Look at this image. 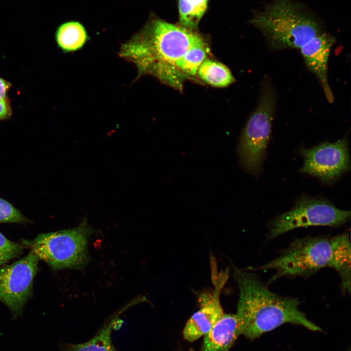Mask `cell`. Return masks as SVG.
Here are the masks:
<instances>
[{"label": "cell", "mask_w": 351, "mask_h": 351, "mask_svg": "<svg viewBox=\"0 0 351 351\" xmlns=\"http://www.w3.org/2000/svg\"><path fill=\"white\" fill-rule=\"evenodd\" d=\"M300 153L304 158L301 172L325 183L334 182L350 167L346 137L333 143L325 142L312 148H302Z\"/></svg>", "instance_id": "obj_9"}, {"label": "cell", "mask_w": 351, "mask_h": 351, "mask_svg": "<svg viewBox=\"0 0 351 351\" xmlns=\"http://www.w3.org/2000/svg\"><path fill=\"white\" fill-rule=\"evenodd\" d=\"M331 254L328 265L334 269L341 279V288L344 293L351 292V243L348 233L330 238Z\"/></svg>", "instance_id": "obj_13"}, {"label": "cell", "mask_w": 351, "mask_h": 351, "mask_svg": "<svg viewBox=\"0 0 351 351\" xmlns=\"http://www.w3.org/2000/svg\"><path fill=\"white\" fill-rule=\"evenodd\" d=\"M334 42L333 36L322 32L300 48L307 67L319 79L330 102H332L334 98L328 82V64L331 49Z\"/></svg>", "instance_id": "obj_11"}, {"label": "cell", "mask_w": 351, "mask_h": 351, "mask_svg": "<svg viewBox=\"0 0 351 351\" xmlns=\"http://www.w3.org/2000/svg\"><path fill=\"white\" fill-rule=\"evenodd\" d=\"M39 260L31 251L21 259L0 268V301L10 309L14 318L22 314L31 292Z\"/></svg>", "instance_id": "obj_8"}, {"label": "cell", "mask_w": 351, "mask_h": 351, "mask_svg": "<svg viewBox=\"0 0 351 351\" xmlns=\"http://www.w3.org/2000/svg\"><path fill=\"white\" fill-rule=\"evenodd\" d=\"M22 249L21 245L9 240L0 233V259L4 263L17 256Z\"/></svg>", "instance_id": "obj_20"}, {"label": "cell", "mask_w": 351, "mask_h": 351, "mask_svg": "<svg viewBox=\"0 0 351 351\" xmlns=\"http://www.w3.org/2000/svg\"><path fill=\"white\" fill-rule=\"evenodd\" d=\"M94 232L85 219L75 228L41 234L22 243L54 269H82L90 261L88 244Z\"/></svg>", "instance_id": "obj_4"}, {"label": "cell", "mask_w": 351, "mask_h": 351, "mask_svg": "<svg viewBox=\"0 0 351 351\" xmlns=\"http://www.w3.org/2000/svg\"><path fill=\"white\" fill-rule=\"evenodd\" d=\"M212 277L214 290L210 295L203 294L200 300V308L187 321L183 331V337L192 342L204 336L223 316L224 312L220 303L221 292L226 284L229 270L215 271V262L212 261Z\"/></svg>", "instance_id": "obj_10"}, {"label": "cell", "mask_w": 351, "mask_h": 351, "mask_svg": "<svg viewBox=\"0 0 351 351\" xmlns=\"http://www.w3.org/2000/svg\"><path fill=\"white\" fill-rule=\"evenodd\" d=\"M27 219L11 203L0 197V223H21Z\"/></svg>", "instance_id": "obj_19"}, {"label": "cell", "mask_w": 351, "mask_h": 351, "mask_svg": "<svg viewBox=\"0 0 351 351\" xmlns=\"http://www.w3.org/2000/svg\"><path fill=\"white\" fill-rule=\"evenodd\" d=\"M3 263H4L0 259V268L1 265Z\"/></svg>", "instance_id": "obj_23"}, {"label": "cell", "mask_w": 351, "mask_h": 351, "mask_svg": "<svg viewBox=\"0 0 351 351\" xmlns=\"http://www.w3.org/2000/svg\"><path fill=\"white\" fill-rule=\"evenodd\" d=\"M208 52V47L201 38L177 61V70L184 80L196 76L198 69L207 58Z\"/></svg>", "instance_id": "obj_16"}, {"label": "cell", "mask_w": 351, "mask_h": 351, "mask_svg": "<svg viewBox=\"0 0 351 351\" xmlns=\"http://www.w3.org/2000/svg\"><path fill=\"white\" fill-rule=\"evenodd\" d=\"M118 316L117 313L112 316L85 342L76 344L59 342L58 344L59 351H117L112 340V333Z\"/></svg>", "instance_id": "obj_14"}, {"label": "cell", "mask_w": 351, "mask_h": 351, "mask_svg": "<svg viewBox=\"0 0 351 351\" xmlns=\"http://www.w3.org/2000/svg\"><path fill=\"white\" fill-rule=\"evenodd\" d=\"M11 109L8 100L0 101V120L10 117Z\"/></svg>", "instance_id": "obj_21"}, {"label": "cell", "mask_w": 351, "mask_h": 351, "mask_svg": "<svg viewBox=\"0 0 351 351\" xmlns=\"http://www.w3.org/2000/svg\"><path fill=\"white\" fill-rule=\"evenodd\" d=\"M201 38L192 30L156 19L122 44L118 55L135 65L137 78L152 76L164 84L181 89L185 80L176 63Z\"/></svg>", "instance_id": "obj_1"}, {"label": "cell", "mask_w": 351, "mask_h": 351, "mask_svg": "<svg viewBox=\"0 0 351 351\" xmlns=\"http://www.w3.org/2000/svg\"><path fill=\"white\" fill-rule=\"evenodd\" d=\"M10 86L8 82L0 78V101L8 100L6 94Z\"/></svg>", "instance_id": "obj_22"}, {"label": "cell", "mask_w": 351, "mask_h": 351, "mask_svg": "<svg viewBox=\"0 0 351 351\" xmlns=\"http://www.w3.org/2000/svg\"><path fill=\"white\" fill-rule=\"evenodd\" d=\"M87 39L84 26L77 21H69L61 24L56 33V41L58 46L65 52L80 49Z\"/></svg>", "instance_id": "obj_15"}, {"label": "cell", "mask_w": 351, "mask_h": 351, "mask_svg": "<svg viewBox=\"0 0 351 351\" xmlns=\"http://www.w3.org/2000/svg\"><path fill=\"white\" fill-rule=\"evenodd\" d=\"M331 254L330 238L323 236L297 238L277 257L254 270H274L270 282L284 276H308L328 267Z\"/></svg>", "instance_id": "obj_5"}, {"label": "cell", "mask_w": 351, "mask_h": 351, "mask_svg": "<svg viewBox=\"0 0 351 351\" xmlns=\"http://www.w3.org/2000/svg\"><path fill=\"white\" fill-rule=\"evenodd\" d=\"M208 1V0H179L181 26L192 31L196 28L207 10Z\"/></svg>", "instance_id": "obj_18"}, {"label": "cell", "mask_w": 351, "mask_h": 351, "mask_svg": "<svg viewBox=\"0 0 351 351\" xmlns=\"http://www.w3.org/2000/svg\"><path fill=\"white\" fill-rule=\"evenodd\" d=\"M196 76L203 82L217 87L228 86L234 81L231 72L226 66L208 58L199 67Z\"/></svg>", "instance_id": "obj_17"}, {"label": "cell", "mask_w": 351, "mask_h": 351, "mask_svg": "<svg viewBox=\"0 0 351 351\" xmlns=\"http://www.w3.org/2000/svg\"><path fill=\"white\" fill-rule=\"evenodd\" d=\"M251 22L273 50L300 48L322 32L315 19L291 0H275Z\"/></svg>", "instance_id": "obj_3"}, {"label": "cell", "mask_w": 351, "mask_h": 351, "mask_svg": "<svg viewBox=\"0 0 351 351\" xmlns=\"http://www.w3.org/2000/svg\"><path fill=\"white\" fill-rule=\"evenodd\" d=\"M275 108V97L269 85H264L258 106L241 134L239 155L243 167L252 174L261 169L270 138Z\"/></svg>", "instance_id": "obj_6"}, {"label": "cell", "mask_w": 351, "mask_h": 351, "mask_svg": "<svg viewBox=\"0 0 351 351\" xmlns=\"http://www.w3.org/2000/svg\"><path fill=\"white\" fill-rule=\"evenodd\" d=\"M350 211L339 209L326 199L304 197L289 211L270 222L268 239L300 227L339 226L349 221Z\"/></svg>", "instance_id": "obj_7"}, {"label": "cell", "mask_w": 351, "mask_h": 351, "mask_svg": "<svg viewBox=\"0 0 351 351\" xmlns=\"http://www.w3.org/2000/svg\"><path fill=\"white\" fill-rule=\"evenodd\" d=\"M241 334L236 314L224 313L204 336L201 351H229Z\"/></svg>", "instance_id": "obj_12"}, {"label": "cell", "mask_w": 351, "mask_h": 351, "mask_svg": "<svg viewBox=\"0 0 351 351\" xmlns=\"http://www.w3.org/2000/svg\"><path fill=\"white\" fill-rule=\"evenodd\" d=\"M233 272L239 290L235 314L241 334L254 339L286 323L298 325L312 331H322L299 310L300 302L297 298L273 292L254 273L234 265Z\"/></svg>", "instance_id": "obj_2"}]
</instances>
